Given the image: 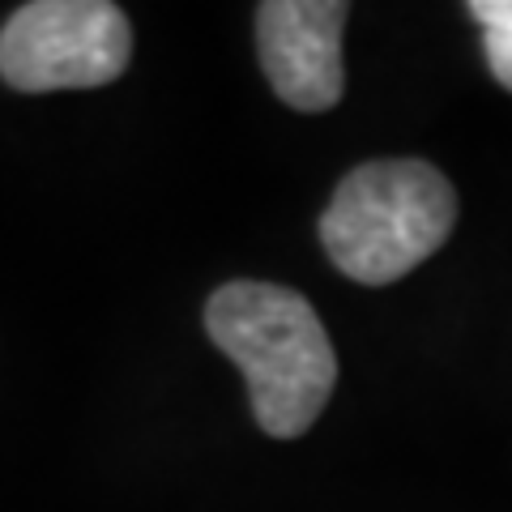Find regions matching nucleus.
<instances>
[{
  "instance_id": "f257e3e1",
  "label": "nucleus",
  "mask_w": 512,
  "mask_h": 512,
  "mask_svg": "<svg viewBox=\"0 0 512 512\" xmlns=\"http://www.w3.org/2000/svg\"><path fill=\"white\" fill-rule=\"evenodd\" d=\"M205 329L244 372L261 431L295 440L316 423L338 380V359L316 308L299 291L227 282L205 303Z\"/></svg>"
},
{
  "instance_id": "f03ea898",
  "label": "nucleus",
  "mask_w": 512,
  "mask_h": 512,
  "mask_svg": "<svg viewBox=\"0 0 512 512\" xmlns=\"http://www.w3.org/2000/svg\"><path fill=\"white\" fill-rule=\"evenodd\" d=\"M457 222V192L423 158H376L346 175L320 218V244L346 278L389 286L419 269Z\"/></svg>"
},
{
  "instance_id": "7ed1b4c3",
  "label": "nucleus",
  "mask_w": 512,
  "mask_h": 512,
  "mask_svg": "<svg viewBox=\"0 0 512 512\" xmlns=\"http://www.w3.org/2000/svg\"><path fill=\"white\" fill-rule=\"evenodd\" d=\"M133 30L107 0H35L0 30V77L13 90H94L128 69Z\"/></svg>"
},
{
  "instance_id": "20e7f679",
  "label": "nucleus",
  "mask_w": 512,
  "mask_h": 512,
  "mask_svg": "<svg viewBox=\"0 0 512 512\" xmlns=\"http://www.w3.org/2000/svg\"><path fill=\"white\" fill-rule=\"evenodd\" d=\"M342 0H265L256 9L261 69L282 103L295 111H329L342 99Z\"/></svg>"
},
{
  "instance_id": "39448f33",
  "label": "nucleus",
  "mask_w": 512,
  "mask_h": 512,
  "mask_svg": "<svg viewBox=\"0 0 512 512\" xmlns=\"http://www.w3.org/2000/svg\"><path fill=\"white\" fill-rule=\"evenodd\" d=\"M470 18L483 26L487 64H491L495 82L512 90V0H474Z\"/></svg>"
}]
</instances>
